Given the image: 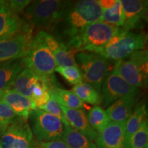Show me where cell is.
I'll return each mask as SVG.
<instances>
[{"instance_id": "6da1fadb", "label": "cell", "mask_w": 148, "mask_h": 148, "mask_svg": "<svg viewBox=\"0 0 148 148\" xmlns=\"http://www.w3.org/2000/svg\"><path fill=\"white\" fill-rule=\"evenodd\" d=\"M101 14L102 10L98 0L69 1L63 16L56 27L62 25V33L67 41L86 25L101 21Z\"/></svg>"}, {"instance_id": "7a4b0ae2", "label": "cell", "mask_w": 148, "mask_h": 148, "mask_svg": "<svg viewBox=\"0 0 148 148\" xmlns=\"http://www.w3.org/2000/svg\"><path fill=\"white\" fill-rule=\"evenodd\" d=\"M21 62L23 67L31 70L40 81L46 84L55 79L53 73L57 64L52 53L45 44L42 30L33 36Z\"/></svg>"}, {"instance_id": "3957f363", "label": "cell", "mask_w": 148, "mask_h": 148, "mask_svg": "<svg viewBox=\"0 0 148 148\" xmlns=\"http://www.w3.org/2000/svg\"><path fill=\"white\" fill-rule=\"evenodd\" d=\"M119 27L99 21L86 25L64 43L73 53L95 52L103 47L119 30Z\"/></svg>"}, {"instance_id": "277c9868", "label": "cell", "mask_w": 148, "mask_h": 148, "mask_svg": "<svg viewBox=\"0 0 148 148\" xmlns=\"http://www.w3.org/2000/svg\"><path fill=\"white\" fill-rule=\"evenodd\" d=\"M69 1L39 0L30 3L25 8V16L32 26L40 30H53L63 16Z\"/></svg>"}, {"instance_id": "5b68a950", "label": "cell", "mask_w": 148, "mask_h": 148, "mask_svg": "<svg viewBox=\"0 0 148 148\" xmlns=\"http://www.w3.org/2000/svg\"><path fill=\"white\" fill-rule=\"evenodd\" d=\"M145 38L141 33L123 31L120 28L103 47L95 53L108 60H120L127 58L135 51L145 49Z\"/></svg>"}, {"instance_id": "8992f818", "label": "cell", "mask_w": 148, "mask_h": 148, "mask_svg": "<svg viewBox=\"0 0 148 148\" xmlns=\"http://www.w3.org/2000/svg\"><path fill=\"white\" fill-rule=\"evenodd\" d=\"M147 50L144 49L132 53L127 58L116 61L113 69L130 85L138 88L147 84Z\"/></svg>"}, {"instance_id": "52a82bcc", "label": "cell", "mask_w": 148, "mask_h": 148, "mask_svg": "<svg viewBox=\"0 0 148 148\" xmlns=\"http://www.w3.org/2000/svg\"><path fill=\"white\" fill-rule=\"evenodd\" d=\"M75 60L84 80L100 93L103 79L110 67L109 60L97 53L88 51L76 53Z\"/></svg>"}, {"instance_id": "ba28073f", "label": "cell", "mask_w": 148, "mask_h": 148, "mask_svg": "<svg viewBox=\"0 0 148 148\" xmlns=\"http://www.w3.org/2000/svg\"><path fill=\"white\" fill-rule=\"evenodd\" d=\"M31 130L38 142L62 139L66 125L54 116L40 109L31 110L29 117Z\"/></svg>"}, {"instance_id": "9c48e42d", "label": "cell", "mask_w": 148, "mask_h": 148, "mask_svg": "<svg viewBox=\"0 0 148 148\" xmlns=\"http://www.w3.org/2000/svg\"><path fill=\"white\" fill-rule=\"evenodd\" d=\"M0 148H39L27 119L16 116L0 139Z\"/></svg>"}, {"instance_id": "30bf717a", "label": "cell", "mask_w": 148, "mask_h": 148, "mask_svg": "<svg viewBox=\"0 0 148 148\" xmlns=\"http://www.w3.org/2000/svg\"><path fill=\"white\" fill-rule=\"evenodd\" d=\"M138 88L130 85L112 69L107 74L101 85V103L106 108L117 99L125 96H136Z\"/></svg>"}, {"instance_id": "8fae6325", "label": "cell", "mask_w": 148, "mask_h": 148, "mask_svg": "<svg viewBox=\"0 0 148 148\" xmlns=\"http://www.w3.org/2000/svg\"><path fill=\"white\" fill-rule=\"evenodd\" d=\"M32 30L21 32L0 40V63L21 58L32 38Z\"/></svg>"}, {"instance_id": "7c38bea8", "label": "cell", "mask_w": 148, "mask_h": 148, "mask_svg": "<svg viewBox=\"0 0 148 148\" xmlns=\"http://www.w3.org/2000/svg\"><path fill=\"white\" fill-rule=\"evenodd\" d=\"M27 21L21 19L18 14L10 10L7 1H0V40L21 32L32 30Z\"/></svg>"}, {"instance_id": "4fadbf2b", "label": "cell", "mask_w": 148, "mask_h": 148, "mask_svg": "<svg viewBox=\"0 0 148 148\" xmlns=\"http://www.w3.org/2000/svg\"><path fill=\"white\" fill-rule=\"evenodd\" d=\"M125 122L110 121L96 138L97 148H127Z\"/></svg>"}, {"instance_id": "5bb4252c", "label": "cell", "mask_w": 148, "mask_h": 148, "mask_svg": "<svg viewBox=\"0 0 148 148\" xmlns=\"http://www.w3.org/2000/svg\"><path fill=\"white\" fill-rule=\"evenodd\" d=\"M124 16V23L120 27L123 31H132L140 26L141 20L147 18V1L120 0Z\"/></svg>"}, {"instance_id": "9a60e30c", "label": "cell", "mask_w": 148, "mask_h": 148, "mask_svg": "<svg viewBox=\"0 0 148 148\" xmlns=\"http://www.w3.org/2000/svg\"><path fill=\"white\" fill-rule=\"evenodd\" d=\"M60 107L70 127L82 134L91 141L95 140L98 134L90 127L87 116L82 109L69 108L60 105Z\"/></svg>"}, {"instance_id": "2e32d148", "label": "cell", "mask_w": 148, "mask_h": 148, "mask_svg": "<svg viewBox=\"0 0 148 148\" xmlns=\"http://www.w3.org/2000/svg\"><path fill=\"white\" fill-rule=\"evenodd\" d=\"M42 34L45 44L52 53L57 66H77L73 52L66 47L64 42L59 41L46 31L42 30Z\"/></svg>"}, {"instance_id": "e0dca14e", "label": "cell", "mask_w": 148, "mask_h": 148, "mask_svg": "<svg viewBox=\"0 0 148 148\" xmlns=\"http://www.w3.org/2000/svg\"><path fill=\"white\" fill-rule=\"evenodd\" d=\"M1 101L7 103L18 116L27 120L31 110H34L30 99L12 89L3 92Z\"/></svg>"}, {"instance_id": "ac0fdd59", "label": "cell", "mask_w": 148, "mask_h": 148, "mask_svg": "<svg viewBox=\"0 0 148 148\" xmlns=\"http://www.w3.org/2000/svg\"><path fill=\"white\" fill-rule=\"evenodd\" d=\"M136 96H125L117 99L110 106L106 112L110 121L125 122L136 105Z\"/></svg>"}, {"instance_id": "d6986e66", "label": "cell", "mask_w": 148, "mask_h": 148, "mask_svg": "<svg viewBox=\"0 0 148 148\" xmlns=\"http://www.w3.org/2000/svg\"><path fill=\"white\" fill-rule=\"evenodd\" d=\"M50 97L60 106L69 108L82 109L88 107L87 105L79 99L71 90L61 88L56 85V82L46 84Z\"/></svg>"}, {"instance_id": "ffe728a7", "label": "cell", "mask_w": 148, "mask_h": 148, "mask_svg": "<svg viewBox=\"0 0 148 148\" xmlns=\"http://www.w3.org/2000/svg\"><path fill=\"white\" fill-rule=\"evenodd\" d=\"M38 81L39 79L31 70L25 68L16 76L8 89L13 90L29 99L33 88Z\"/></svg>"}, {"instance_id": "44dd1931", "label": "cell", "mask_w": 148, "mask_h": 148, "mask_svg": "<svg viewBox=\"0 0 148 148\" xmlns=\"http://www.w3.org/2000/svg\"><path fill=\"white\" fill-rule=\"evenodd\" d=\"M23 69L21 60L0 63V92L10 88L16 76Z\"/></svg>"}, {"instance_id": "7402d4cb", "label": "cell", "mask_w": 148, "mask_h": 148, "mask_svg": "<svg viewBox=\"0 0 148 148\" xmlns=\"http://www.w3.org/2000/svg\"><path fill=\"white\" fill-rule=\"evenodd\" d=\"M147 115L145 104L144 103H138L135 105L132 113L125 123V136L127 142L131 136L134 134L145 120Z\"/></svg>"}, {"instance_id": "603a6c76", "label": "cell", "mask_w": 148, "mask_h": 148, "mask_svg": "<svg viewBox=\"0 0 148 148\" xmlns=\"http://www.w3.org/2000/svg\"><path fill=\"white\" fill-rule=\"evenodd\" d=\"M101 21L112 26L121 27L124 23L123 11L120 0H115L113 4L101 8Z\"/></svg>"}, {"instance_id": "cb8c5ba5", "label": "cell", "mask_w": 148, "mask_h": 148, "mask_svg": "<svg viewBox=\"0 0 148 148\" xmlns=\"http://www.w3.org/2000/svg\"><path fill=\"white\" fill-rule=\"evenodd\" d=\"M71 91L75 94L83 102L98 106L101 103V96L91 85L86 82L79 83L74 85Z\"/></svg>"}, {"instance_id": "d4e9b609", "label": "cell", "mask_w": 148, "mask_h": 148, "mask_svg": "<svg viewBox=\"0 0 148 148\" xmlns=\"http://www.w3.org/2000/svg\"><path fill=\"white\" fill-rule=\"evenodd\" d=\"M62 139L70 148H97L95 143L70 126H66Z\"/></svg>"}, {"instance_id": "484cf974", "label": "cell", "mask_w": 148, "mask_h": 148, "mask_svg": "<svg viewBox=\"0 0 148 148\" xmlns=\"http://www.w3.org/2000/svg\"><path fill=\"white\" fill-rule=\"evenodd\" d=\"M87 119L88 123L97 134H99L110 122L106 110L99 106H95L88 111Z\"/></svg>"}, {"instance_id": "4316f807", "label": "cell", "mask_w": 148, "mask_h": 148, "mask_svg": "<svg viewBox=\"0 0 148 148\" xmlns=\"http://www.w3.org/2000/svg\"><path fill=\"white\" fill-rule=\"evenodd\" d=\"M49 90L45 83L38 81L33 88L32 95L29 99L32 101L33 107L35 109H38L45 105L50 99Z\"/></svg>"}, {"instance_id": "83f0119b", "label": "cell", "mask_w": 148, "mask_h": 148, "mask_svg": "<svg viewBox=\"0 0 148 148\" xmlns=\"http://www.w3.org/2000/svg\"><path fill=\"white\" fill-rule=\"evenodd\" d=\"M148 141V124L145 119L138 130L131 136L127 142V148H145Z\"/></svg>"}, {"instance_id": "f1b7e54d", "label": "cell", "mask_w": 148, "mask_h": 148, "mask_svg": "<svg viewBox=\"0 0 148 148\" xmlns=\"http://www.w3.org/2000/svg\"><path fill=\"white\" fill-rule=\"evenodd\" d=\"M55 71L58 72L66 82L72 85H76L84 81L82 73L78 66H57Z\"/></svg>"}, {"instance_id": "f546056e", "label": "cell", "mask_w": 148, "mask_h": 148, "mask_svg": "<svg viewBox=\"0 0 148 148\" xmlns=\"http://www.w3.org/2000/svg\"><path fill=\"white\" fill-rule=\"evenodd\" d=\"M38 109L45 111V112H47V113L54 116L55 117L58 119L60 121H62L66 126H69V123H68L67 121H66L63 112H62V110H61L60 105L52 97H51L50 99L45 105L40 107Z\"/></svg>"}, {"instance_id": "4dcf8cb0", "label": "cell", "mask_w": 148, "mask_h": 148, "mask_svg": "<svg viewBox=\"0 0 148 148\" xmlns=\"http://www.w3.org/2000/svg\"><path fill=\"white\" fill-rule=\"evenodd\" d=\"M18 116L7 103L0 101V121L11 122Z\"/></svg>"}, {"instance_id": "1f68e13d", "label": "cell", "mask_w": 148, "mask_h": 148, "mask_svg": "<svg viewBox=\"0 0 148 148\" xmlns=\"http://www.w3.org/2000/svg\"><path fill=\"white\" fill-rule=\"evenodd\" d=\"M32 2L29 0H13V1H7L8 8L14 13L18 14L21 12Z\"/></svg>"}, {"instance_id": "d6a6232c", "label": "cell", "mask_w": 148, "mask_h": 148, "mask_svg": "<svg viewBox=\"0 0 148 148\" xmlns=\"http://www.w3.org/2000/svg\"><path fill=\"white\" fill-rule=\"evenodd\" d=\"M39 148H70L62 139H58L47 142H38Z\"/></svg>"}, {"instance_id": "836d02e7", "label": "cell", "mask_w": 148, "mask_h": 148, "mask_svg": "<svg viewBox=\"0 0 148 148\" xmlns=\"http://www.w3.org/2000/svg\"><path fill=\"white\" fill-rule=\"evenodd\" d=\"M10 123V122L0 121V139H1V136H2L3 133L5 132V130L7 129V127H8V125Z\"/></svg>"}, {"instance_id": "e575fe53", "label": "cell", "mask_w": 148, "mask_h": 148, "mask_svg": "<svg viewBox=\"0 0 148 148\" xmlns=\"http://www.w3.org/2000/svg\"><path fill=\"white\" fill-rule=\"evenodd\" d=\"M2 94H3V92H0V101L1 100V97H2Z\"/></svg>"}, {"instance_id": "d590c367", "label": "cell", "mask_w": 148, "mask_h": 148, "mask_svg": "<svg viewBox=\"0 0 148 148\" xmlns=\"http://www.w3.org/2000/svg\"><path fill=\"white\" fill-rule=\"evenodd\" d=\"M147 147H148V146H147V145H146L145 147V148H147Z\"/></svg>"}, {"instance_id": "8d00e7d4", "label": "cell", "mask_w": 148, "mask_h": 148, "mask_svg": "<svg viewBox=\"0 0 148 148\" xmlns=\"http://www.w3.org/2000/svg\"></svg>"}]
</instances>
